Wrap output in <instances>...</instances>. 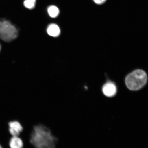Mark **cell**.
<instances>
[{"label":"cell","instance_id":"8992f818","mask_svg":"<svg viewBox=\"0 0 148 148\" xmlns=\"http://www.w3.org/2000/svg\"><path fill=\"white\" fill-rule=\"evenodd\" d=\"M47 32L49 36L56 37L60 36V27L56 24L52 23L48 26Z\"/></svg>","mask_w":148,"mask_h":148},{"label":"cell","instance_id":"277c9868","mask_svg":"<svg viewBox=\"0 0 148 148\" xmlns=\"http://www.w3.org/2000/svg\"><path fill=\"white\" fill-rule=\"evenodd\" d=\"M102 90L105 96L110 97H114L117 92V88L115 83L110 81L103 85Z\"/></svg>","mask_w":148,"mask_h":148},{"label":"cell","instance_id":"30bf717a","mask_svg":"<svg viewBox=\"0 0 148 148\" xmlns=\"http://www.w3.org/2000/svg\"><path fill=\"white\" fill-rule=\"evenodd\" d=\"M94 2L98 5H101L106 2L107 0H92Z\"/></svg>","mask_w":148,"mask_h":148},{"label":"cell","instance_id":"9c48e42d","mask_svg":"<svg viewBox=\"0 0 148 148\" xmlns=\"http://www.w3.org/2000/svg\"><path fill=\"white\" fill-rule=\"evenodd\" d=\"M36 0H25L23 5L25 8L29 9L34 8L36 6Z\"/></svg>","mask_w":148,"mask_h":148},{"label":"cell","instance_id":"7c38bea8","mask_svg":"<svg viewBox=\"0 0 148 148\" xmlns=\"http://www.w3.org/2000/svg\"><path fill=\"white\" fill-rule=\"evenodd\" d=\"M0 148H3L2 147H1V146L0 145Z\"/></svg>","mask_w":148,"mask_h":148},{"label":"cell","instance_id":"8fae6325","mask_svg":"<svg viewBox=\"0 0 148 148\" xmlns=\"http://www.w3.org/2000/svg\"><path fill=\"white\" fill-rule=\"evenodd\" d=\"M1 44H0V52H1Z\"/></svg>","mask_w":148,"mask_h":148},{"label":"cell","instance_id":"7a4b0ae2","mask_svg":"<svg viewBox=\"0 0 148 148\" xmlns=\"http://www.w3.org/2000/svg\"><path fill=\"white\" fill-rule=\"evenodd\" d=\"M148 77L144 70L138 69L129 73L125 79V83L129 90L136 91L143 88L147 82Z\"/></svg>","mask_w":148,"mask_h":148},{"label":"cell","instance_id":"6da1fadb","mask_svg":"<svg viewBox=\"0 0 148 148\" xmlns=\"http://www.w3.org/2000/svg\"><path fill=\"white\" fill-rule=\"evenodd\" d=\"M58 142V138L46 125L39 124L33 126L29 138L33 148H56Z\"/></svg>","mask_w":148,"mask_h":148},{"label":"cell","instance_id":"ba28073f","mask_svg":"<svg viewBox=\"0 0 148 148\" xmlns=\"http://www.w3.org/2000/svg\"><path fill=\"white\" fill-rule=\"evenodd\" d=\"M47 12L50 17L55 18L58 16L60 11L57 6L55 5H51L48 7Z\"/></svg>","mask_w":148,"mask_h":148},{"label":"cell","instance_id":"5b68a950","mask_svg":"<svg viewBox=\"0 0 148 148\" xmlns=\"http://www.w3.org/2000/svg\"><path fill=\"white\" fill-rule=\"evenodd\" d=\"M9 131L12 136H18L23 130V126L19 122L16 121H11L8 124Z\"/></svg>","mask_w":148,"mask_h":148},{"label":"cell","instance_id":"3957f363","mask_svg":"<svg viewBox=\"0 0 148 148\" xmlns=\"http://www.w3.org/2000/svg\"><path fill=\"white\" fill-rule=\"evenodd\" d=\"M18 36L17 28L8 20H0V38L3 41L10 42Z\"/></svg>","mask_w":148,"mask_h":148},{"label":"cell","instance_id":"52a82bcc","mask_svg":"<svg viewBox=\"0 0 148 148\" xmlns=\"http://www.w3.org/2000/svg\"><path fill=\"white\" fill-rule=\"evenodd\" d=\"M10 148H23L24 144L23 140L18 136H12L9 141Z\"/></svg>","mask_w":148,"mask_h":148}]
</instances>
